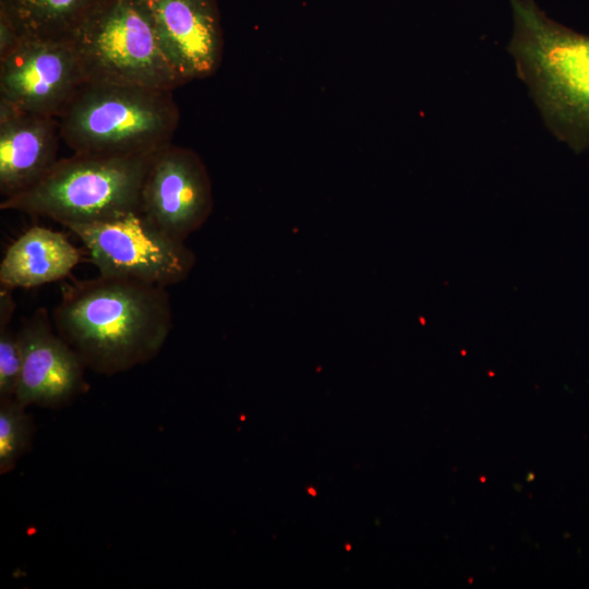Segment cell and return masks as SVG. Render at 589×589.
I'll return each instance as SVG.
<instances>
[{
    "mask_svg": "<svg viewBox=\"0 0 589 589\" xmlns=\"http://www.w3.org/2000/svg\"><path fill=\"white\" fill-rule=\"evenodd\" d=\"M52 321L86 368L112 375L160 351L172 310L166 287L98 275L64 287Z\"/></svg>",
    "mask_w": 589,
    "mask_h": 589,
    "instance_id": "1",
    "label": "cell"
},
{
    "mask_svg": "<svg viewBox=\"0 0 589 589\" xmlns=\"http://www.w3.org/2000/svg\"><path fill=\"white\" fill-rule=\"evenodd\" d=\"M507 51L551 131L574 152L589 151V35L555 22L534 0H509Z\"/></svg>",
    "mask_w": 589,
    "mask_h": 589,
    "instance_id": "2",
    "label": "cell"
},
{
    "mask_svg": "<svg viewBox=\"0 0 589 589\" xmlns=\"http://www.w3.org/2000/svg\"><path fill=\"white\" fill-rule=\"evenodd\" d=\"M58 120L73 153L133 156L170 144L180 111L171 91L87 82Z\"/></svg>",
    "mask_w": 589,
    "mask_h": 589,
    "instance_id": "3",
    "label": "cell"
},
{
    "mask_svg": "<svg viewBox=\"0 0 589 589\" xmlns=\"http://www.w3.org/2000/svg\"><path fill=\"white\" fill-rule=\"evenodd\" d=\"M156 153V152H155ZM76 154L61 158L33 187L0 207L50 218L65 228L141 212V192L153 155Z\"/></svg>",
    "mask_w": 589,
    "mask_h": 589,
    "instance_id": "4",
    "label": "cell"
},
{
    "mask_svg": "<svg viewBox=\"0 0 589 589\" xmlns=\"http://www.w3.org/2000/svg\"><path fill=\"white\" fill-rule=\"evenodd\" d=\"M70 40L87 82L171 92L183 85L144 0H106Z\"/></svg>",
    "mask_w": 589,
    "mask_h": 589,
    "instance_id": "5",
    "label": "cell"
},
{
    "mask_svg": "<svg viewBox=\"0 0 589 589\" xmlns=\"http://www.w3.org/2000/svg\"><path fill=\"white\" fill-rule=\"evenodd\" d=\"M84 244L99 275L168 287L190 275L196 259L141 212L68 228Z\"/></svg>",
    "mask_w": 589,
    "mask_h": 589,
    "instance_id": "6",
    "label": "cell"
},
{
    "mask_svg": "<svg viewBox=\"0 0 589 589\" xmlns=\"http://www.w3.org/2000/svg\"><path fill=\"white\" fill-rule=\"evenodd\" d=\"M86 83L70 39L22 38L0 57V107L59 118Z\"/></svg>",
    "mask_w": 589,
    "mask_h": 589,
    "instance_id": "7",
    "label": "cell"
},
{
    "mask_svg": "<svg viewBox=\"0 0 589 589\" xmlns=\"http://www.w3.org/2000/svg\"><path fill=\"white\" fill-rule=\"evenodd\" d=\"M213 207L211 177L193 149L170 143L153 155L141 192V213L149 221L184 241Z\"/></svg>",
    "mask_w": 589,
    "mask_h": 589,
    "instance_id": "8",
    "label": "cell"
},
{
    "mask_svg": "<svg viewBox=\"0 0 589 589\" xmlns=\"http://www.w3.org/2000/svg\"><path fill=\"white\" fill-rule=\"evenodd\" d=\"M161 48L182 84L212 76L224 55L217 0H144Z\"/></svg>",
    "mask_w": 589,
    "mask_h": 589,
    "instance_id": "9",
    "label": "cell"
},
{
    "mask_svg": "<svg viewBox=\"0 0 589 589\" xmlns=\"http://www.w3.org/2000/svg\"><path fill=\"white\" fill-rule=\"evenodd\" d=\"M53 327L39 309L19 330L22 368L14 398L26 407L56 408L83 390L86 366Z\"/></svg>",
    "mask_w": 589,
    "mask_h": 589,
    "instance_id": "10",
    "label": "cell"
},
{
    "mask_svg": "<svg viewBox=\"0 0 589 589\" xmlns=\"http://www.w3.org/2000/svg\"><path fill=\"white\" fill-rule=\"evenodd\" d=\"M56 117L0 107V193L14 196L33 187L58 160Z\"/></svg>",
    "mask_w": 589,
    "mask_h": 589,
    "instance_id": "11",
    "label": "cell"
},
{
    "mask_svg": "<svg viewBox=\"0 0 589 589\" xmlns=\"http://www.w3.org/2000/svg\"><path fill=\"white\" fill-rule=\"evenodd\" d=\"M80 261L79 250L64 235L33 226L7 249L0 284L11 290L43 286L67 277Z\"/></svg>",
    "mask_w": 589,
    "mask_h": 589,
    "instance_id": "12",
    "label": "cell"
},
{
    "mask_svg": "<svg viewBox=\"0 0 589 589\" xmlns=\"http://www.w3.org/2000/svg\"><path fill=\"white\" fill-rule=\"evenodd\" d=\"M105 1L0 0V16L21 38L65 40Z\"/></svg>",
    "mask_w": 589,
    "mask_h": 589,
    "instance_id": "13",
    "label": "cell"
},
{
    "mask_svg": "<svg viewBox=\"0 0 589 589\" xmlns=\"http://www.w3.org/2000/svg\"><path fill=\"white\" fill-rule=\"evenodd\" d=\"M15 398L0 400V473L10 472L29 448L32 419Z\"/></svg>",
    "mask_w": 589,
    "mask_h": 589,
    "instance_id": "14",
    "label": "cell"
},
{
    "mask_svg": "<svg viewBox=\"0 0 589 589\" xmlns=\"http://www.w3.org/2000/svg\"><path fill=\"white\" fill-rule=\"evenodd\" d=\"M22 368L19 332L0 326V400L14 398Z\"/></svg>",
    "mask_w": 589,
    "mask_h": 589,
    "instance_id": "15",
    "label": "cell"
},
{
    "mask_svg": "<svg viewBox=\"0 0 589 589\" xmlns=\"http://www.w3.org/2000/svg\"><path fill=\"white\" fill-rule=\"evenodd\" d=\"M15 309L11 289L1 287L0 290V326L9 325Z\"/></svg>",
    "mask_w": 589,
    "mask_h": 589,
    "instance_id": "16",
    "label": "cell"
}]
</instances>
